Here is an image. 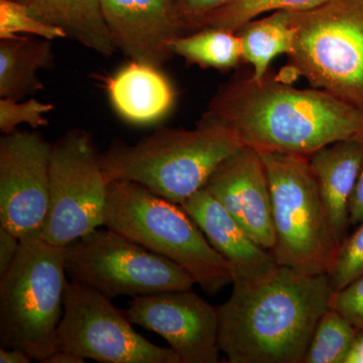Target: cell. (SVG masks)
I'll use <instances>...</instances> for the list:
<instances>
[{"mask_svg": "<svg viewBox=\"0 0 363 363\" xmlns=\"http://www.w3.org/2000/svg\"><path fill=\"white\" fill-rule=\"evenodd\" d=\"M334 240L340 247L350 228V204L363 164V140H340L309 157Z\"/></svg>", "mask_w": 363, "mask_h": 363, "instance_id": "cell-16", "label": "cell"}, {"mask_svg": "<svg viewBox=\"0 0 363 363\" xmlns=\"http://www.w3.org/2000/svg\"><path fill=\"white\" fill-rule=\"evenodd\" d=\"M181 206L233 266L234 279L262 278L279 266L272 252L260 247L207 189H200Z\"/></svg>", "mask_w": 363, "mask_h": 363, "instance_id": "cell-15", "label": "cell"}, {"mask_svg": "<svg viewBox=\"0 0 363 363\" xmlns=\"http://www.w3.org/2000/svg\"><path fill=\"white\" fill-rule=\"evenodd\" d=\"M363 221V164L358 176L350 204V226H357Z\"/></svg>", "mask_w": 363, "mask_h": 363, "instance_id": "cell-30", "label": "cell"}, {"mask_svg": "<svg viewBox=\"0 0 363 363\" xmlns=\"http://www.w3.org/2000/svg\"><path fill=\"white\" fill-rule=\"evenodd\" d=\"M233 0H173L180 18L183 35L192 32L198 21Z\"/></svg>", "mask_w": 363, "mask_h": 363, "instance_id": "cell-28", "label": "cell"}, {"mask_svg": "<svg viewBox=\"0 0 363 363\" xmlns=\"http://www.w3.org/2000/svg\"><path fill=\"white\" fill-rule=\"evenodd\" d=\"M293 11H279L264 18H255L238 30L242 44V61L252 66L250 77H266L272 60L288 55L293 47Z\"/></svg>", "mask_w": 363, "mask_h": 363, "instance_id": "cell-20", "label": "cell"}, {"mask_svg": "<svg viewBox=\"0 0 363 363\" xmlns=\"http://www.w3.org/2000/svg\"><path fill=\"white\" fill-rule=\"evenodd\" d=\"M357 329L329 308L320 319L304 363H343Z\"/></svg>", "mask_w": 363, "mask_h": 363, "instance_id": "cell-23", "label": "cell"}, {"mask_svg": "<svg viewBox=\"0 0 363 363\" xmlns=\"http://www.w3.org/2000/svg\"><path fill=\"white\" fill-rule=\"evenodd\" d=\"M125 314L162 336L182 363L219 362L218 311L192 289L138 296Z\"/></svg>", "mask_w": 363, "mask_h": 363, "instance_id": "cell-12", "label": "cell"}, {"mask_svg": "<svg viewBox=\"0 0 363 363\" xmlns=\"http://www.w3.org/2000/svg\"><path fill=\"white\" fill-rule=\"evenodd\" d=\"M125 311L90 286L71 281L57 333L59 350L100 363H182L175 350L160 347L133 328Z\"/></svg>", "mask_w": 363, "mask_h": 363, "instance_id": "cell-10", "label": "cell"}, {"mask_svg": "<svg viewBox=\"0 0 363 363\" xmlns=\"http://www.w3.org/2000/svg\"><path fill=\"white\" fill-rule=\"evenodd\" d=\"M54 62L52 40L33 35L0 40V98L21 100L44 89L39 73Z\"/></svg>", "mask_w": 363, "mask_h": 363, "instance_id": "cell-19", "label": "cell"}, {"mask_svg": "<svg viewBox=\"0 0 363 363\" xmlns=\"http://www.w3.org/2000/svg\"><path fill=\"white\" fill-rule=\"evenodd\" d=\"M65 267L71 281L111 300L188 290L195 284L176 262L109 228L95 229L67 245Z\"/></svg>", "mask_w": 363, "mask_h": 363, "instance_id": "cell-8", "label": "cell"}, {"mask_svg": "<svg viewBox=\"0 0 363 363\" xmlns=\"http://www.w3.org/2000/svg\"><path fill=\"white\" fill-rule=\"evenodd\" d=\"M363 276V221L357 230L341 243L328 272L334 292Z\"/></svg>", "mask_w": 363, "mask_h": 363, "instance_id": "cell-25", "label": "cell"}, {"mask_svg": "<svg viewBox=\"0 0 363 363\" xmlns=\"http://www.w3.org/2000/svg\"><path fill=\"white\" fill-rule=\"evenodd\" d=\"M101 6L114 45L133 61L160 69L174 56L183 28L173 0H101Z\"/></svg>", "mask_w": 363, "mask_h": 363, "instance_id": "cell-14", "label": "cell"}, {"mask_svg": "<svg viewBox=\"0 0 363 363\" xmlns=\"http://www.w3.org/2000/svg\"><path fill=\"white\" fill-rule=\"evenodd\" d=\"M54 109V105L32 99L21 101L11 98L0 99V130L4 135L18 130L21 124H28L32 128L48 125L47 116Z\"/></svg>", "mask_w": 363, "mask_h": 363, "instance_id": "cell-26", "label": "cell"}, {"mask_svg": "<svg viewBox=\"0 0 363 363\" xmlns=\"http://www.w3.org/2000/svg\"><path fill=\"white\" fill-rule=\"evenodd\" d=\"M174 55L190 65L228 71L242 61V44L238 33L206 28L182 35L172 43Z\"/></svg>", "mask_w": 363, "mask_h": 363, "instance_id": "cell-21", "label": "cell"}, {"mask_svg": "<svg viewBox=\"0 0 363 363\" xmlns=\"http://www.w3.org/2000/svg\"><path fill=\"white\" fill-rule=\"evenodd\" d=\"M218 311V344L229 363H304L320 319L330 308L328 274L278 266L267 276L234 279Z\"/></svg>", "mask_w": 363, "mask_h": 363, "instance_id": "cell-2", "label": "cell"}, {"mask_svg": "<svg viewBox=\"0 0 363 363\" xmlns=\"http://www.w3.org/2000/svg\"><path fill=\"white\" fill-rule=\"evenodd\" d=\"M20 238L0 226V277L4 276L13 264L20 250Z\"/></svg>", "mask_w": 363, "mask_h": 363, "instance_id": "cell-29", "label": "cell"}, {"mask_svg": "<svg viewBox=\"0 0 363 363\" xmlns=\"http://www.w3.org/2000/svg\"><path fill=\"white\" fill-rule=\"evenodd\" d=\"M330 309L342 315L357 330L363 329V276L332 294Z\"/></svg>", "mask_w": 363, "mask_h": 363, "instance_id": "cell-27", "label": "cell"}, {"mask_svg": "<svg viewBox=\"0 0 363 363\" xmlns=\"http://www.w3.org/2000/svg\"><path fill=\"white\" fill-rule=\"evenodd\" d=\"M105 85L117 113L133 123L160 121L175 102L173 87L160 69L140 62L131 61Z\"/></svg>", "mask_w": 363, "mask_h": 363, "instance_id": "cell-17", "label": "cell"}, {"mask_svg": "<svg viewBox=\"0 0 363 363\" xmlns=\"http://www.w3.org/2000/svg\"><path fill=\"white\" fill-rule=\"evenodd\" d=\"M33 358L26 351L18 348H0L1 363H30Z\"/></svg>", "mask_w": 363, "mask_h": 363, "instance_id": "cell-31", "label": "cell"}, {"mask_svg": "<svg viewBox=\"0 0 363 363\" xmlns=\"http://www.w3.org/2000/svg\"><path fill=\"white\" fill-rule=\"evenodd\" d=\"M52 145L16 130L0 138V226L16 238L40 234L50 205Z\"/></svg>", "mask_w": 363, "mask_h": 363, "instance_id": "cell-11", "label": "cell"}, {"mask_svg": "<svg viewBox=\"0 0 363 363\" xmlns=\"http://www.w3.org/2000/svg\"><path fill=\"white\" fill-rule=\"evenodd\" d=\"M326 1L328 0H233L198 21L191 33L206 28L238 33L262 14L279 11H307Z\"/></svg>", "mask_w": 363, "mask_h": 363, "instance_id": "cell-22", "label": "cell"}, {"mask_svg": "<svg viewBox=\"0 0 363 363\" xmlns=\"http://www.w3.org/2000/svg\"><path fill=\"white\" fill-rule=\"evenodd\" d=\"M85 360L74 353L58 350L50 355L44 363H84Z\"/></svg>", "mask_w": 363, "mask_h": 363, "instance_id": "cell-33", "label": "cell"}, {"mask_svg": "<svg viewBox=\"0 0 363 363\" xmlns=\"http://www.w3.org/2000/svg\"><path fill=\"white\" fill-rule=\"evenodd\" d=\"M272 196L279 266L308 274H328L337 253L309 157L259 152Z\"/></svg>", "mask_w": 363, "mask_h": 363, "instance_id": "cell-7", "label": "cell"}, {"mask_svg": "<svg viewBox=\"0 0 363 363\" xmlns=\"http://www.w3.org/2000/svg\"><path fill=\"white\" fill-rule=\"evenodd\" d=\"M202 121L227 126L259 152L310 157L333 143L363 140V111L323 90L298 89L267 75L222 86Z\"/></svg>", "mask_w": 363, "mask_h": 363, "instance_id": "cell-1", "label": "cell"}, {"mask_svg": "<svg viewBox=\"0 0 363 363\" xmlns=\"http://www.w3.org/2000/svg\"><path fill=\"white\" fill-rule=\"evenodd\" d=\"M292 21L290 70L363 111V0H328Z\"/></svg>", "mask_w": 363, "mask_h": 363, "instance_id": "cell-6", "label": "cell"}, {"mask_svg": "<svg viewBox=\"0 0 363 363\" xmlns=\"http://www.w3.org/2000/svg\"><path fill=\"white\" fill-rule=\"evenodd\" d=\"M343 363H363V329L357 331Z\"/></svg>", "mask_w": 363, "mask_h": 363, "instance_id": "cell-32", "label": "cell"}, {"mask_svg": "<svg viewBox=\"0 0 363 363\" xmlns=\"http://www.w3.org/2000/svg\"><path fill=\"white\" fill-rule=\"evenodd\" d=\"M245 143L222 124L157 130L130 145L116 142L100 154L107 181H131L181 205L204 188L224 160Z\"/></svg>", "mask_w": 363, "mask_h": 363, "instance_id": "cell-3", "label": "cell"}, {"mask_svg": "<svg viewBox=\"0 0 363 363\" xmlns=\"http://www.w3.org/2000/svg\"><path fill=\"white\" fill-rule=\"evenodd\" d=\"M38 18L57 26L91 51L105 57L116 48L105 23L101 0H16Z\"/></svg>", "mask_w": 363, "mask_h": 363, "instance_id": "cell-18", "label": "cell"}, {"mask_svg": "<svg viewBox=\"0 0 363 363\" xmlns=\"http://www.w3.org/2000/svg\"><path fill=\"white\" fill-rule=\"evenodd\" d=\"M104 226L176 262L208 294L233 283V266L212 247L181 205L140 184L109 183Z\"/></svg>", "mask_w": 363, "mask_h": 363, "instance_id": "cell-4", "label": "cell"}, {"mask_svg": "<svg viewBox=\"0 0 363 363\" xmlns=\"http://www.w3.org/2000/svg\"><path fill=\"white\" fill-rule=\"evenodd\" d=\"M65 247L40 234L21 238L9 271L0 277V346L26 351L44 363L58 350L57 333L64 314Z\"/></svg>", "mask_w": 363, "mask_h": 363, "instance_id": "cell-5", "label": "cell"}, {"mask_svg": "<svg viewBox=\"0 0 363 363\" xmlns=\"http://www.w3.org/2000/svg\"><path fill=\"white\" fill-rule=\"evenodd\" d=\"M207 189L260 247L276 245L271 190L262 156L241 147L227 157L207 181Z\"/></svg>", "mask_w": 363, "mask_h": 363, "instance_id": "cell-13", "label": "cell"}, {"mask_svg": "<svg viewBox=\"0 0 363 363\" xmlns=\"http://www.w3.org/2000/svg\"><path fill=\"white\" fill-rule=\"evenodd\" d=\"M108 181L92 135L72 130L52 145L50 205L43 240L67 247L104 226Z\"/></svg>", "mask_w": 363, "mask_h": 363, "instance_id": "cell-9", "label": "cell"}, {"mask_svg": "<svg viewBox=\"0 0 363 363\" xmlns=\"http://www.w3.org/2000/svg\"><path fill=\"white\" fill-rule=\"evenodd\" d=\"M23 35L50 40L67 38L63 30L40 21L25 4L0 0V40Z\"/></svg>", "mask_w": 363, "mask_h": 363, "instance_id": "cell-24", "label": "cell"}]
</instances>
